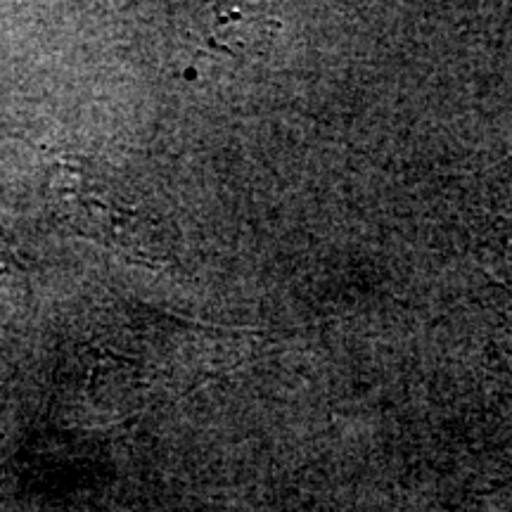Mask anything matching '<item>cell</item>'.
<instances>
[{
	"mask_svg": "<svg viewBox=\"0 0 512 512\" xmlns=\"http://www.w3.org/2000/svg\"><path fill=\"white\" fill-rule=\"evenodd\" d=\"M53 202L57 214L76 233L152 264L155 230L150 216L138 204L128 202L114 185L76 169H62L53 181Z\"/></svg>",
	"mask_w": 512,
	"mask_h": 512,
	"instance_id": "1",
	"label": "cell"
},
{
	"mask_svg": "<svg viewBox=\"0 0 512 512\" xmlns=\"http://www.w3.org/2000/svg\"><path fill=\"white\" fill-rule=\"evenodd\" d=\"M15 256H17L15 249L8 245V240L0 238V292H3V287L15 283V275H17Z\"/></svg>",
	"mask_w": 512,
	"mask_h": 512,
	"instance_id": "2",
	"label": "cell"
}]
</instances>
